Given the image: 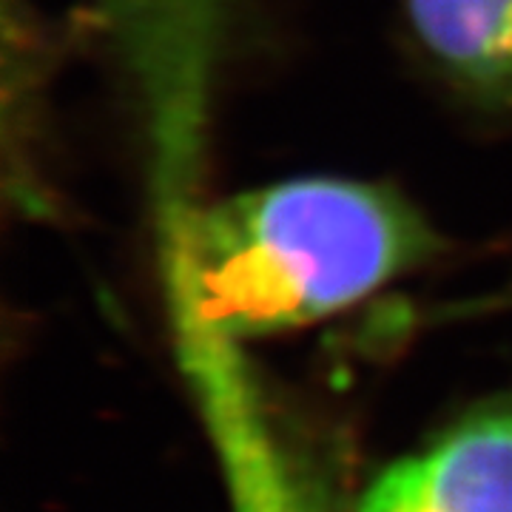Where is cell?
Listing matches in <instances>:
<instances>
[{
	"instance_id": "cell-1",
	"label": "cell",
	"mask_w": 512,
	"mask_h": 512,
	"mask_svg": "<svg viewBox=\"0 0 512 512\" xmlns=\"http://www.w3.org/2000/svg\"><path fill=\"white\" fill-rule=\"evenodd\" d=\"M441 251L399 188L325 174L202 197L157 239L168 313L237 345L328 319Z\"/></svg>"
},
{
	"instance_id": "cell-2",
	"label": "cell",
	"mask_w": 512,
	"mask_h": 512,
	"mask_svg": "<svg viewBox=\"0 0 512 512\" xmlns=\"http://www.w3.org/2000/svg\"><path fill=\"white\" fill-rule=\"evenodd\" d=\"M126 97L154 234L202 200L217 103L251 0H80Z\"/></svg>"
},
{
	"instance_id": "cell-3",
	"label": "cell",
	"mask_w": 512,
	"mask_h": 512,
	"mask_svg": "<svg viewBox=\"0 0 512 512\" xmlns=\"http://www.w3.org/2000/svg\"><path fill=\"white\" fill-rule=\"evenodd\" d=\"M174 345L222 464L234 512H316L296 478L242 345L174 316Z\"/></svg>"
},
{
	"instance_id": "cell-4",
	"label": "cell",
	"mask_w": 512,
	"mask_h": 512,
	"mask_svg": "<svg viewBox=\"0 0 512 512\" xmlns=\"http://www.w3.org/2000/svg\"><path fill=\"white\" fill-rule=\"evenodd\" d=\"M353 512H512V396L481 402L393 461Z\"/></svg>"
},
{
	"instance_id": "cell-5",
	"label": "cell",
	"mask_w": 512,
	"mask_h": 512,
	"mask_svg": "<svg viewBox=\"0 0 512 512\" xmlns=\"http://www.w3.org/2000/svg\"><path fill=\"white\" fill-rule=\"evenodd\" d=\"M427 60L481 109L512 111V0H404Z\"/></svg>"
},
{
	"instance_id": "cell-6",
	"label": "cell",
	"mask_w": 512,
	"mask_h": 512,
	"mask_svg": "<svg viewBox=\"0 0 512 512\" xmlns=\"http://www.w3.org/2000/svg\"><path fill=\"white\" fill-rule=\"evenodd\" d=\"M512 311V279L507 285H501L498 291L484 293L478 299H467L464 305L450 308L447 316H487V313H510Z\"/></svg>"
}]
</instances>
